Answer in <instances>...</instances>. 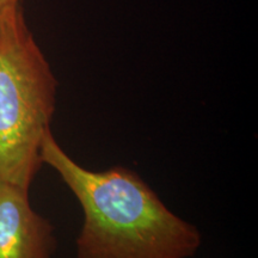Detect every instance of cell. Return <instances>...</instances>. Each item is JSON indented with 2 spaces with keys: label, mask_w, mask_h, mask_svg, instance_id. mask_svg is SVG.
<instances>
[{
  "label": "cell",
  "mask_w": 258,
  "mask_h": 258,
  "mask_svg": "<svg viewBox=\"0 0 258 258\" xmlns=\"http://www.w3.org/2000/svg\"><path fill=\"white\" fill-rule=\"evenodd\" d=\"M18 6H22V0H0V18Z\"/></svg>",
  "instance_id": "cell-4"
},
{
  "label": "cell",
  "mask_w": 258,
  "mask_h": 258,
  "mask_svg": "<svg viewBox=\"0 0 258 258\" xmlns=\"http://www.w3.org/2000/svg\"><path fill=\"white\" fill-rule=\"evenodd\" d=\"M57 82L23 14L0 18V179L30 185L43 165L42 141L55 111Z\"/></svg>",
  "instance_id": "cell-2"
},
{
  "label": "cell",
  "mask_w": 258,
  "mask_h": 258,
  "mask_svg": "<svg viewBox=\"0 0 258 258\" xmlns=\"http://www.w3.org/2000/svg\"><path fill=\"white\" fill-rule=\"evenodd\" d=\"M41 160L56 171L83 209L78 258H189L198 252V228L171 212L134 171L85 169L64 152L51 129L42 141Z\"/></svg>",
  "instance_id": "cell-1"
},
{
  "label": "cell",
  "mask_w": 258,
  "mask_h": 258,
  "mask_svg": "<svg viewBox=\"0 0 258 258\" xmlns=\"http://www.w3.org/2000/svg\"><path fill=\"white\" fill-rule=\"evenodd\" d=\"M54 226L32 209L29 190L0 179V258H53Z\"/></svg>",
  "instance_id": "cell-3"
}]
</instances>
